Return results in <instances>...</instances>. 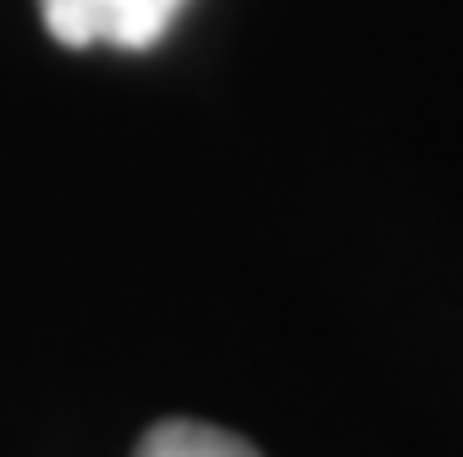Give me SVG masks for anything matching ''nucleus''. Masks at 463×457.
<instances>
[{"label": "nucleus", "instance_id": "obj_1", "mask_svg": "<svg viewBox=\"0 0 463 457\" xmlns=\"http://www.w3.org/2000/svg\"><path fill=\"white\" fill-rule=\"evenodd\" d=\"M39 12L55 44L67 50H89V44L149 50L171 28V17L183 12V0H39Z\"/></svg>", "mask_w": 463, "mask_h": 457}, {"label": "nucleus", "instance_id": "obj_2", "mask_svg": "<svg viewBox=\"0 0 463 457\" xmlns=\"http://www.w3.org/2000/svg\"><path fill=\"white\" fill-rule=\"evenodd\" d=\"M133 457H260L243 435H232L204 419H160L144 430Z\"/></svg>", "mask_w": 463, "mask_h": 457}]
</instances>
